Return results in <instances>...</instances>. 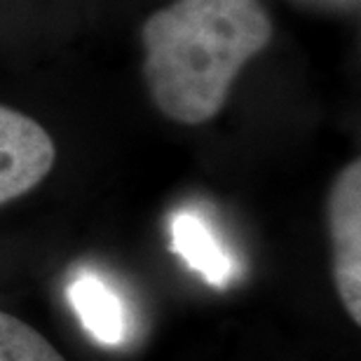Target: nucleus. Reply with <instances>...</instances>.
I'll return each mask as SVG.
<instances>
[{"label":"nucleus","instance_id":"5","mask_svg":"<svg viewBox=\"0 0 361 361\" xmlns=\"http://www.w3.org/2000/svg\"><path fill=\"white\" fill-rule=\"evenodd\" d=\"M174 249L185 258L192 268L204 272V277L214 284L226 279L228 274V258L216 249V242L207 228L195 219V216L180 214L174 223Z\"/></svg>","mask_w":361,"mask_h":361},{"label":"nucleus","instance_id":"1","mask_svg":"<svg viewBox=\"0 0 361 361\" xmlns=\"http://www.w3.org/2000/svg\"><path fill=\"white\" fill-rule=\"evenodd\" d=\"M272 33L261 0H174L160 7L141 28L150 101L178 125L214 120Z\"/></svg>","mask_w":361,"mask_h":361},{"label":"nucleus","instance_id":"2","mask_svg":"<svg viewBox=\"0 0 361 361\" xmlns=\"http://www.w3.org/2000/svg\"><path fill=\"white\" fill-rule=\"evenodd\" d=\"M331 277L345 312L361 324V162L338 171L326 197Z\"/></svg>","mask_w":361,"mask_h":361},{"label":"nucleus","instance_id":"6","mask_svg":"<svg viewBox=\"0 0 361 361\" xmlns=\"http://www.w3.org/2000/svg\"><path fill=\"white\" fill-rule=\"evenodd\" d=\"M0 361H66L31 324L0 310Z\"/></svg>","mask_w":361,"mask_h":361},{"label":"nucleus","instance_id":"7","mask_svg":"<svg viewBox=\"0 0 361 361\" xmlns=\"http://www.w3.org/2000/svg\"><path fill=\"white\" fill-rule=\"evenodd\" d=\"M300 3L324 12H352L359 7V0H300Z\"/></svg>","mask_w":361,"mask_h":361},{"label":"nucleus","instance_id":"4","mask_svg":"<svg viewBox=\"0 0 361 361\" xmlns=\"http://www.w3.org/2000/svg\"><path fill=\"white\" fill-rule=\"evenodd\" d=\"M68 298L80 314L85 329L101 343H120L125 338V312L111 288L94 274H80L68 288Z\"/></svg>","mask_w":361,"mask_h":361},{"label":"nucleus","instance_id":"3","mask_svg":"<svg viewBox=\"0 0 361 361\" xmlns=\"http://www.w3.org/2000/svg\"><path fill=\"white\" fill-rule=\"evenodd\" d=\"M54 160L56 146L47 129L0 104V207L40 185Z\"/></svg>","mask_w":361,"mask_h":361}]
</instances>
